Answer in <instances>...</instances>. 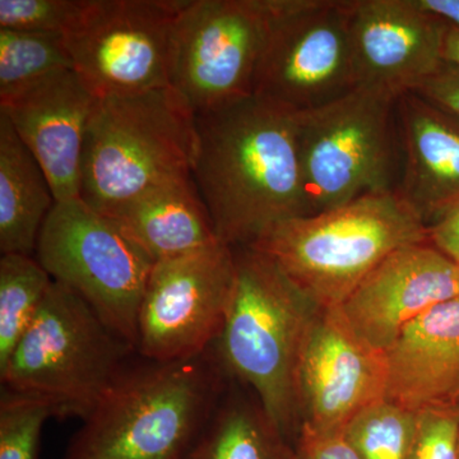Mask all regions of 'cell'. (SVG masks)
Returning a JSON list of instances; mask_svg holds the SVG:
<instances>
[{
	"mask_svg": "<svg viewBox=\"0 0 459 459\" xmlns=\"http://www.w3.org/2000/svg\"><path fill=\"white\" fill-rule=\"evenodd\" d=\"M56 204L47 174L0 113V252L35 256L42 226Z\"/></svg>",
	"mask_w": 459,
	"mask_h": 459,
	"instance_id": "20",
	"label": "cell"
},
{
	"mask_svg": "<svg viewBox=\"0 0 459 459\" xmlns=\"http://www.w3.org/2000/svg\"><path fill=\"white\" fill-rule=\"evenodd\" d=\"M401 172L395 192L430 228L459 204V119L415 92L397 100Z\"/></svg>",
	"mask_w": 459,
	"mask_h": 459,
	"instance_id": "17",
	"label": "cell"
},
{
	"mask_svg": "<svg viewBox=\"0 0 459 459\" xmlns=\"http://www.w3.org/2000/svg\"><path fill=\"white\" fill-rule=\"evenodd\" d=\"M261 403H217L186 459H295V448Z\"/></svg>",
	"mask_w": 459,
	"mask_h": 459,
	"instance_id": "21",
	"label": "cell"
},
{
	"mask_svg": "<svg viewBox=\"0 0 459 459\" xmlns=\"http://www.w3.org/2000/svg\"><path fill=\"white\" fill-rule=\"evenodd\" d=\"M386 385L385 352L352 328L341 307L319 309L299 360L301 425L319 433L342 434L353 416L385 400Z\"/></svg>",
	"mask_w": 459,
	"mask_h": 459,
	"instance_id": "13",
	"label": "cell"
},
{
	"mask_svg": "<svg viewBox=\"0 0 459 459\" xmlns=\"http://www.w3.org/2000/svg\"><path fill=\"white\" fill-rule=\"evenodd\" d=\"M197 115L171 86L99 98L82 155L80 199L115 211L166 181L190 177Z\"/></svg>",
	"mask_w": 459,
	"mask_h": 459,
	"instance_id": "5",
	"label": "cell"
},
{
	"mask_svg": "<svg viewBox=\"0 0 459 459\" xmlns=\"http://www.w3.org/2000/svg\"><path fill=\"white\" fill-rule=\"evenodd\" d=\"M352 0H272L255 93L291 114L359 86L351 44Z\"/></svg>",
	"mask_w": 459,
	"mask_h": 459,
	"instance_id": "9",
	"label": "cell"
},
{
	"mask_svg": "<svg viewBox=\"0 0 459 459\" xmlns=\"http://www.w3.org/2000/svg\"><path fill=\"white\" fill-rule=\"evenodd\" d=\"M459 401V400H458Z\"/></svg>",
	"mask_w": 459,
	"mask_h": 459,
	"instance_id": "34",
	"label": "cell"
},
{
	"mask_svg": "<svg viewBox=\"0 0 459 459\" xmlns=\"http://www.w3.org/2000/svg\"><path fill=\"white\" fill-rule=\"evenodd\" d=\"M459 403L428 407L416 412L409 459H458Z\"/></svg>",
	"mask_w": 459,
	"mask_h": 459,
	"instance_id": "27",
	"label": "cell"
},
{
	"mask_svg": "<svg viewBox=\"0 0 459 459\" xmlns=\"http://www.w3.org/2000/svg\"><path fill=\"white\" fill-rule=\"evenodd\" d=\"M186 0H86L65 33L75 74L98 98L170 86L172 29Z\"/></svg>",
	"mask_w": 459,
	"mask_h": 459,
	"instance_id": "11",
	"label": "cell"
},
{
	"mask_svg": "<svg viewBox=\"0 0 459 459\" xmlns=\"http://www.w3.org/2000/svg\"><path fill=\"white\" fill-rule=\"evenodd\" d=\"M429 241V228L397 192L274 225L250 247L280 270L320 309L341 307L365 277L400 247Z\"/></svg>",
	"mask_w": 459,
	"mask_h": 459,
	"instance_id": "4",
	"label": "cell"
},
{
	"mask_svg": "<svg viewBox=\"0 0 459 459\" xmlns=\"http://www.w3.org/2000/svg\"><path fill=\"white\" fill-rule=\"evenodd\" d=\"M385 352V400L412 412L459 403V298L412 320Z\"/></svg>",
	"mask_w": 459,
	"mask_h": 459,
	"instance_id": "18",
	"label": "cell"
},
{
	"mask_svg": "<svg viewBox=\"0 0 459 459\" xmlns=\"http://www.w3.org/2000/svg\"><path fill=\"white\" fill-rule=\"evenodd\" d=\"M295 459H360L341 434L319 433L307 425L299 429Z\"/></svg>",
	"mask_w": 459,
	"mask_h": 459,
	"instance_id": "28",
	"label": "cell"
},
{
	"mask_svg": "<svg viewBox=\"0 0 459 459\" xmlns=\"http://www.w3.org/2000/svg\"><path fill=\"white\" fill-rule=\"evenodd\" d=\"M35 258L137 350L138 314L155 262L113 220L80 198L56 202Z\"/></svg>",
	"mask_w": 459,
	"mask_h": 459,
	"instance_id": "8",
	"label": "cell"
},
{
	"mask_svg": "<svg viewBox=\"0 0 459 459\" xmlns=\"http://www.w3.org/2000/svg\"><path fill=\"white\" fill-rule=\"evenodd\" d=\"M358 86L295 114L307 216L377 192H395L401 172L397 100Z\"/></svg>",
	"mask_w": 459,
	"mask_h": 459,
	"instance_id": "7",
	"label": "cell"
},
{
	"mask_svg": "<svg viewBox=\"0 0 459 459\" xmlns=\"http://www.w3.org/2000/svg\"><path fill=\"white\" fill-rule=\"evenodd\" d=\"M448 26L416 0H352L351 44L359 86L412 92L444 65Z\"/></svg>",
	"mask_w": 459,
	"mask_h": 459,
	"instance_id": "14",
	"label": "cell"
},
{
	"mask_svg": "<svg viewBox=\"0 0 459 459\" xmlns=\"http://www.w3.org/2000/svg\"><path fill=\"white\" fill-rule=\"evenodd\" d=\"M444 62L459 68V30L448 27L444 41Z\"/></svg>",
	"mask_w": 459,
	"mask_h": 459,
	"instance_id": "32",
	"label": "cell"
},
{
	"mask_svg": "<svg viewBox=\"0 0 459 459\" xmlns=\"http://www.w3.org/2000/svg\"><path fill=\"white\" fill-rule=\"evenodd\" d=\"M53 280L35 256L0 258V367L30 327Z\"/></svg>",
	"mask_w": 459,
	"mask_h": 459,
	"instance_id": "23",
	"label": "cell"
},
{
	"mask_svg": "<svg viewBox=\"0 0 459 459\" xmlns=\"http://www.w3.org/2000/svg\"><path fill=\"white\" fill-rule=\"evenodd\" d=\"M107 217L155 263L221 243L193 175L160 184Z\"/></svg>",
	"mask_w": 459,
	"mask_h": 459,
	"instance_id": "19",
	"label": "cell"
},
{
	"mask_svg": "<svg viewBox=\"0 0 459 459\" xmlns=\"http://www.w3.org/2000/svg\"><path fill=\"white\" fill-rule=\"evenodd\" d=\"M272 0H186L172 29L170 86L195 115L255 93Z\"/></svg>",
	"mask_w": 459,
	"mask_h": 459,
	"instance_id": "10",
	"label": "cell"
},
{
	"mask_svg": "<svg viewBox=\"0 0 459 459\" xmlns=\"http://www.w3.org/2000/svg\"><path fill=\"white\" fill-rule=\"evenodd\" d=\"M459 298V263L430 243L400 247L341 305L352 328L385 351L412 320Z\"/></svg>",
	"mask_w": 459,
	"mask_h": 459,
	"instance_id": "15",
	"label": "cell"
},
{
	"mask_svg": "<svg viewBox=\"0 0 459 459\" xmlns=\"http://www.w3.org/2000/svg\"><path fill=\"white\" fill-rule=\"evenodd\" d=\"M51 418L48 402L2 388L0 459H39L42 429Z\"/></svg>",
	"mask_w": 459,
	"mask_h": 459,
	"instance_id": "25",
	"label": "cell"
},
{
	"mask_svg": "<svg viewBox=\"0 0 459 459\" xmlns=\"http://www.w3.org/2000/svg\"><path fill=\"white\" fill-rule=\"evenodd\" d=\"M459 119V68L444 63L437 74L412 91Z\"/></svg>",
	"mask_w": 459,
	"mask_h": 459,
	"instance_id": "29",
	"label": "cell"
},
{
	"mask_svg": "<svg viewBox=\"0 0 459 459\" xmlns=\"http://www.w3.org/2000/svg\"><path fill=\"white\" fill-rule=\"evenodd\" d=\"M429 241L459 263V204L429 228Z\"/></svg>",
	"mask_w": 459,
	"mask_h": 459,
	"instance_id": "30",
	"label": "cell"
},
{
	"mask_svg": "<svg viewBox=\"0 0 459 459\" xmlns=\"http://www.w3.org/2000/svg\"><path fill=\"white\" fill-rule=\"evenodd\" d=\"M458 459H459V451H458Z\"/></svg>",
	"mask_w": 459,
	"mask_h": 459,
	"instance_id": "33",
	"label": "cell"
},
{
	"mask_svg": "<svg viewBox=\"0 0 459 459\" xmlns=\"http://www.w3.org/2000/svg\"><path fill=\"white\" fill-rule=\"evenodd\" d=\"M416 412L377 401L350 420L342 437L360 459H409Z\"/></svg>",
	"mask_w": 459,
	"mask_h": 459,
	"instance_id": "24",
	"label": "cell"
},
{
	"mask_svg": "<svg viewBox=\"0 0 459 459\" xmlns=\"http://www.w3.org/2000/svg\"><path fill=\"white\" fill-rule=\"evenodd\" d=\"M235 277L234 249L222 243L156 262L138 314V355L166 362L210 351L225 325Z\"/></svg>",
	"mask_w": 459,
	"mask_h": 459,
	"instance_id": "12",
	"label": "cell"
},
{
	"mask_svg": "<svg viewBox=\"0 0 459 459\" xmlns=\"http://www.w3.org/2000/svg\"><path fill=\"white\" fill-rule=\"evenodd\" d=\"M197 135L193 179L225 246L307 216L295 114L252 95L198 114Z\"/></svg>",
	"mask_w": 459,
	"mask_h": 459,
	"instance_id": "1",
	"label": "cell"
},
{
	"mask_svg": "<svg viewBox=\"0 0 459 459\" xmlns=\"http://www.w3.org/2000/svg\"><path fill=\"white\" fill-rule=\"evenodd\" d=\"M416 3L446 26L459 30V0H416Z\"/></svg>",
	"mask_w": 459,
	"mask_h": 459,
	"instance_id": "31",
	"label": "cell"
},
{
	"mask_svg": "<svg viewBox=\"0 0 459 459\" xmlns=\"http://www.w3.org/2000/svg\"><path fill=\"white\" fill-rule=\"evenodd\" d=\"M213 349L178 361L138 356L68 444L63 459H186L222 394Z\"/></svg>",
	"mask_w": 459,
	"mask_h": 459,
	"instance_id": "2",
	"label": "cell"
},
{
	"mask_svg": "<svg viewBox=\"0 0 459 459\" xmlns=\"http://www.w3.org/2000/svg\"><path fill=\"white\" fill-rule=\"evenodd\" d=\"M234 255V294L213 352L289 439L301 425L299 360L320 307L267 255L250 247H235Z\"/></svg>",
	"mask_w": 459,
	"mask_h": 459,
	"instance_id": "3",
	"label": "cell"
},
{
	"mask_svg": "<svg viewBox=\"0 0 459 459\" xmlns=\"http://www.w3.org/2000/svg\"><path fill=\"white\" fill-rule=\"evenodd\" d=\"M84 4L86 0H0V30L65 33Z\"/></svg>",
	"mask_w": 459,
	"mask_h": 459,
	"instance_id": "26",
	"label": "cell"
},
{
	"mask_svg": "<svg viewBox=\"0 0 459 459\" xmlns=\"http://www.w3.org/2000/svg\"><path fill=\"white\" fill-rule=\"evenodd\" d=\"M98 100L68 69L0 102V113L38 160L56 202L80 198L84 137Z\"/></svg>",
	"mask_w": 459,
	"mask_h": 459,
	"instance_id": "16",
	"label": "cell"
},
{
	"mask_svg": "<svg viewBox=\"0 0 459 459\" xmlns=\"http://www.w3.org/2000/svg\"><path fill=\"white\" fill-rule=\"evenodd\" d=\"M68 69L74 60L65 33L0 30V102Z\"/></svg>",
	"mask_w": 459,
	"mask_h": 459,
	"instance_id": "22",
	"label": "cell"
},
{
	"mask_svg": "<svg viewBox=\"0 0 459 459\" xmlns=\"http://www.w3.org/2000/svg\"><path fill=\"white\" fill-rule=\"evenodd\" d=\"M138 356L81 296L53 281L0 367V382L8 391L48 402L56 419L82 421Z\"/></svg>",
	"mask_w": 459,
	"mask_h": 459,
	"instance_id": "6",
	"label": "cell"
}]
</instances>
